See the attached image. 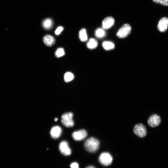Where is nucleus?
<instances>
[{"label": "nucleus", "mask_w": 168, "mask_h": 168, "mask_svg": "<svg viewBox=\"0 0 168 168\" xmlns=\"http://www.w3.org/2000/svg\"><path fill=\"white\" fill-rule=\"evenodd\" d=\"M73 114L71 112L63 114L62 116L61 121L62 124L67 127H71L74 125L73 120Z\"/></svg>", "instance_id": "nucleus-2"}, {"label": "nucleus", "mask_w": 168, "mask_h": 168, "mask_svg": "<svg viewBox=\"0 0 168 168\" xmlns=\"http://www.w3.org/2000/svg\"><path fill=\"white\" fill-rule=\"evenodd\" d=\"M161 119L159 116L157 114H153L149 118L148 123L149 126L155 127L159 125L161 123Z\"/></svg>", "instance_id": "nucleus-6"}, {"label": "nucleus", "mask_w": 168, "mask_h": 168, "mask_svg": "<svg viewBox=\"0 0 168 168\" xmlns=\"http://www.w3.org/2000/svg\"><path fill=\"white\" fill-rule=\"evenodd\" d=\"M53 24V21L51 19H47L43 21V25L44 28L48 30L52 27Z\"/></svg>", "instance_id": "nucleus-17"}, {"label": "nucleus", "mask_w": 168, "mask_h": 168, "mask_svg": "<svg viewBox=\"0 0 168 168\" xmlns=\"http://www.w3.org/2000/svg\"><path fill=\"white\" fill-rule=\"evenodd\" d=\"M113 158L111 155L108 152L102 153L99 158L100 163L104 166L110 165L112 162Z\"/></svg>", "instance_id": "nucleus-3"}, {"label": "nucleus", "mask_w": 168, "mask_h": 168, "mask_svg": "<svg viewBox=\"0 0 168 168\" xmlns=\"http://www.w3.org/2000/svg\"><path fill=\"white\" fill-rule=\"evenodd\" d=\"M98 45V42L95 39L92 38L90 39L87 43V47L89 49H93L96 48Z\"/></svg>", "instance_id": "nucleus-13"}, {"label": "nucleus", "mask_w": 168, "mask_h": 168, "mask_svg": "<svg viewBox=\"0 0 168 168\" xmlns=\"http://www.w3.org/2000/svg\"><path fill=\"white\" fill-rule=\"evenodd\" d=\"M58 118H56L55 119V121H57L58 120Z\"/></svg>", "instance_id": "nucleus-24"}, {"label": "nucleus", "mask_w": 168, "mask_h": 168, "mask_svg": "<svg viewBox=\"0 0 168 168\" xmlns=\"http://www.w3.org/2000/svg\"><path fill=\"white\" fill-rule=\"evenodd\" d=\"M65 54L64 50L63 48L58 49L56 52L55 56L57 58H59L64 56Z\"/></svg>", "instance_id": "nucleus-19"}, {"label": "nucleus", "mask_w": 168, "mask_h": 168, "mask_svg": "<svg viewBox=\"0 0 168 168\" xmlns=\"http://www.w3.org/2000/svg\"><path fill=\"white\" fill-rule=\"evenodd\" d=\"M59 149L61 152L65 156H69L72 153L71 150L69 148L68 143L66 141H63L60 143Z\"/></svg>", "instance_id": "nucleus-7"}, {"label": "nucleus", "mask_w": 168, "mask_h": 168, "mask_svg": "<svg viewBox=\"0 0 168 168\" xmlns=\"http://www.w3.org/2000/svg\"><path fill=\"white\" fill-rule=\"evenodd\" d=\"M63 28L62 27H58L55 32V34L56 35H58L60 34L61 32L63 31Z\"/></svg>", "instance_id": "nucleus-21"}, {"label": "nucleus", "mask_w": 168, "mask_h": 168, "mask_svg": "<svg viewBox=\"0 0 168 168\" xmlns=\"http://www.w3.org/2000/svg\"><path fill=\"white\" fill-rule=\"evenodd\" d=\"M86 168H95V167L94 166H89L87 167Z\"/></svg>", "instance_id": "nucleus-23"}, {"label": "nucleus", "mask_w": 168, "mask_h": 168, "mask_svg": "<svg viewBox=\"0 0 168 168\" xmlns=\"http://www.w3.org/2000/svg\"><path fill=\"white\" fill-rule=\"evenodd\" d=\"M114 23L115 20L112 17H107L102 21V28L105 30H108L114 25Z\"/></svg>", "instance_id": "nucleus-10"}, {"label": "nucleus", "mask_w": 168, "mask_h": 168, "mask_svg": "<svg viewBox=\"0 0 168 168\" xmlns=\"http://www.w3.org/2000/svg\"><path fill=\"white\" fill-rule=\"evenodd\" d=\"M103 48L106 50H110L113 49L115 48L114 44L110 42L104 41L102 44Z\"/></svg>", "instance_id": "nucleus-15"}, {"label": "nucleus", "mask_w": 168, "mask_h": 168, "mask_svg": "<svg viewBox=\"0 0 168 168\" xmlns=\"http://www.w3.org/2000/svg\"><path fill=\"white\" fill-rule=\"evenodd\" d=\"M96 36L100 38H101L105 37L106 33L105 30L102 28H98L95 31Z\"/></svg>", "instance_id": "nucleus-16"}, {"label": "nucleus", "mask_w": 168, "mask_h": 168, "mask_svg": "<svg viewBox=\"0 0 168 168\" xmlns=\"http://www.w3.org/2000/svg\"><path fill=\"white\" fill-rule=\"evenodd\" d=\"M131 28L130 25L126 24L122 27L117 34V37L120 38H124L128 36L131 33Z\"/></svg>", "instance_id": "nucleus-4"}, {"label": "nucleus", "mask_w": 168, "mask_h": 168, "mask_svg": "<svg viewBox=\"0 0 168 168\" xmlns=\"http://www.w3.org/2000/svg\"><path fill=\"white\" fill-rule=\"evenodd\" d=\"M155 3L160 4L164 6H168V0H152Z\"/></svg>", "instance_id": "nucleus-20"}, {"label": "nucleus", "mask_w": 168, "mask_h": 168, "mask_svg": "<svg viewBox=\"0 0 168 168\" xmlns=\"http://www.w3.org/2000/svg\"><path fill=\"white\" fill-rule=\"evenodd\" d=\"M74 78V75L71 72H67L65 75L64 79L66 82L71 81Z\"/></svg>", "instance_id": "nucleus-18"}, {"label": "nucleus", "mask_w": 168, "mask_h": 168, "mask_svg": "<svg viewBox=\"0 0 168 168\" xmlns=\"http://www.w3.org/2000/svg\"><path fill=\"white\" fill-rule=\"evenodd\" d=\"M87 133L85 130H81L74 132L72 136L75 141H82L87 136Z\"/></svg>", "instance_id": "nucleus-8"}, {"label": "nucleus", "mask_w": 168, "mask_h": 168, "mask_svg": "<svg viewBox=\"0 0 168 168\" xmlns=\"http://www.w3.org/2000/svg\"><path fill=\"white\" fill-rule=\"evenodd\" d=\"M62 133V129L58 126H55L53 127L50 131V135L52 138L56 139L60 137Z\"/></svg>", "instance_id": "nucleus-11"}, {"label": "nucleus", "mask_w": 168, "mask_h": 168, "mask_svg": "<svg viewBox=\"0 0 168 168\" xmlns=\"http://www.w3.org/2000/svg\"><path fill=\"white\" fill-rule=\"evenodd\" d=\"M100 143L97 139L94 137H91L88 139L84 143V147L89 152L94 153L99 149Z\"/></svg>", "instance_id": "nucleus-1"}, {"label": "nucleus", "mask_w": 168, "mask_h": 168, "mask_svg": "<svg viewBox=\"0 0 168 168\" xmlns=\"http://www.w3.org/2000/svg\"><path fill=\"white\" fill-rule=\"evenodd\" d=\"M79 38L81 41L85 42L88 40L87 35L85 29L83 28L79 32Z\"/></svg>", "instance_id": "nucleus-14"}, {"label": "nucleus", "mask_w": 168, "mask_h": 168, "mask_svg": "<svg viewBox=\"0 0 168 168\" xmlns=\"http://www.w3.org/2000/svg\"><path fill=\"white\" fill-rule=\"evenodd\" d=\"M71 168H79V165L77 163H73L71 165Z\"/></svg>", "instance_id": "nucleus-22"}, {"label": "nucleus", "mask_w": 168, "mask_h": 168, "mask_svg": "<svg viewBox=\"0 0 168 168\" xmlns=\"http://www.w3.org/2000/svg\"><path fill=\"white\" fill-rule=\"evenodd\" d=\"M158 30L161 32H165L168 27V18L163 17L160 20L158 25Z\"/></svg>", "instance_id": "nucleus-9"}, {"label": "nucleus", "mask_w": 168, "mask_h": 168, "mask_svg": "<svg viewBox=\"0 0 168 168\" xmlns=\"http://www.w3.org/2000/svg\"><path fill=\"white\" fill-rule=\"evenodd\" d=\"M133 131L136 135L140 138L144 137L147 135V131L146 127L141 124L136 125Z\"/></svg>", "instance_id": "nucleus-5"}, {"label": "nucleus", "mask_w": 168, "mask_h": 168, "mask_svg": "<svg viewBox=\"0 0 168 168\" xmlns=\"http://www.w3.org/2000/svg\"><path fill=\"white\" fill-rule=\"evenodd\" d=\"M44 43L48 47H50L54 45L56 43L55 38L50 35H46L43 37Z\"/></svg>", "instance_id": "nucleus-12"}]
</instances>
